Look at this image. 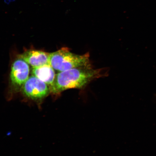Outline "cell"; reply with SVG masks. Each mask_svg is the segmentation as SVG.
<instances>
[{
  "label": "cell",
  "mask_w": 156,
  "mask_h": 156,
  "mask_svg": "<svg viewBox=\"0 0 156 156\" xmlns=\"http://www.w3.org/2000/svg\"><path fill=\"white\" fill-rule=\"evenodd\" d=\"M103 70L94 69L91 67L75 68L59 72L56 75L50 87V93L58 94L69 89L83 88L93 80L106 75Z\"/></svg>",
  "instance_id": "6da1fadb"
},
{
  "label": "cell",
  "mask_w": 156,
  "mask_h": 156,
  "mask_svg": "<svg viewBox=\"0 0 156 156\" xmlns=\"http://www.w3.org/2000/svg\"><path fill=\"white\" fill-rule=\"evenodd\" d=\"M48 64L59 72L75 68L91 67L89 52L81 55L76 54L67 48L50 53Z\"/></svg>",
  "instance_id": "7a4b0ae2"
},
{
  "label": "cell",
  "mask_w": 156,
  "mask_h": 156,
  "mask_svg": "<svg viewBox=\"0 0 156 156\" xmlns=\"http://www.w3.org/2000/svg\"><path fill=\"white\" fill-rule=\"evenodd\" d=\"M21 90L25 96L35 100L44 98L50 93L48 86L34 75L29 77Z\"/></svg>",
  "instance_id": "3957f363"
},
{
  "label": "cell",
  "mask_w": 156,
  "mask_h": 156,
  "mask_svg": "<svg viewBox=\"0 0 156 156\" xmlns=\"http://www.w3.org/2000/svg\"><path fill=\"white\" fill-rule=\"evenodd\" d=\"M30 68L24 60L19 58L13 62L10 73L12 85L15 90L21 89L29 77Z\"/></svg>",
  "instance_id": "277c9868"
},
{
  "label": "cell",
  "mask_w": 156,
  "mask_h": 156,
  "mask_svg": "<svg viewBox=\"0 0 156 156\" xmlns=\"http://www.w3.org/2000/svg\"><path fill=\"white\" fill-rule=\"evenodd\" d=\"M49 55L50 53L41 51L32 50L20 55L19 58L34 68L48 64Z\"/></svg>",
  "instance_id": "5b68a950"
},
{
  "label": "cell",
  "mask_w": 156,
  "mask_h": 156,
  "mask_svg": "<svg viewBox=\"0 0 156 156\" xmlns=\"http://www.w3.org/2000/svg\"><path fill=\"white\" fill-rule=\"evenodd\" d=\"M54 69L49 64L33 68L32 73L34 75L44 82L50 87L53 83L55 74Z\"/></svg>",
  "instance_id": "8992f818"
}]
</instances>
